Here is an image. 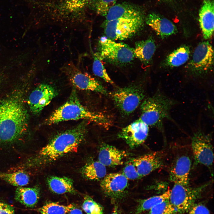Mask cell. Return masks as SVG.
Listing matches in <instances>:
<instances>
[{
	"mask_svg": "<svg viewBox=\"0 0 214 214\" xmlns=\"http://www.w3.org/2000/svg\"><path fill=\"white\" fill-rule=\"evenodd\" d=\"M101 180L100 185L102 191L114 199L121 198L128 186V179L122 173H110Z\"/></svg>",
	"mask_w": 214,
	"mask_h": 214,
	"instance_id": "obj_15",
	"label": "cell"
},
{
	"mask_svg": "<svg viewBox=\"0 0 214 214\" xmlns=\"http://www.w3.org/2000/svg\"><path fill=\"white\" fill-rule=\"evenodd\" d=\"M83 119L106 126L109 121L103 114L89 110L80 103L75 89H73L67 101L55 110L44 121L51 125L65 121Z\"/></svg>",
	"mask_w": 214,
	"mask_h": 214,
	"instance_id": "obj_3",
	"label": "cell"
},
{
	"mask_svg": "<svg viewBox=\"0 0 214 214\" xmlns=\"http://www.w3.org/2000/svg\"><path fill=\"white\" fill-rule=\"evenodd\" d=\"M170 193L171 190L169 189L159 195L139 200L138 205L133 214H141L145 211L150 210L158 204L169 199Z\"/></svg>",
	"mask_w": 214,
	"mask_h": 214,
	"instance_id": "obj_26",
	"label": "cell"
},
{
	"mask_svg": "<svg viewBox=\"0 0 214 214\" xmlns=\"http://www.w3.org/2000/svg\"><path fill=\"white\" fill-rule=\"evenodd\" d=\"M88 121L56 135L39 151L34 164L46 165L67 154L76 152L86 136Z\"/></svg>",
	"mask_w": 214,
	"mask_h": 214,
	"instance_id": "obj_2",
	"label": "cell"
},
{
	"mask_svg": "<svg viewBox=\"0 0 214 214\" xmlns=\"http://www.w3.org/2000/svg\"><path fill=\"white\" fill-rule=\"evenodd\" d=\"M40 196V190L38 186L18 187L16 189L15 200L28 207L33 208L37 204Z\"/></svg>",
	"mask_w": 214,
	"mask_h": 214,
	"instance_id": "obj_21",
	"label": "cell"
},
{
	"mask_svg": "<svg viewBox=\"0 0 214 214\" xmlns=\"http://www.w3.org/2000/svg\"><path fill=\"white\" fill-rule=\"evenodd\" d=\"M142 88L131 86L115 91L112 98L118 109L123 114L128 115L138 107L144 97Z\"/></svg>",
	"mask_w": 214,
	"mask_h": 214,
	"instance_id": "obj_9",
	"label": "cell"
},
{
	"mask_svg": "<svg viewBox=\"0 0 214 214\" xmlns=\"http://www.w3.org/2000/svg\"><path fill=\"white\" fill-rule=\"evenodd\" d=\"M60 69L75 87L81 90L107 94L106 90L97 80L82 71L72 61L66 62Z\"/></svg>",
	"mask_w": 214,
	"mask_h": 214,
	"instance_id": "obj_8",
	"label": "cell"
},
{
	"mask_svg": "<svg viewBox=\"0 0 214 214\" xmlns=\"http://www.w3.org/2000/svg\"><path fill=\"white\" fill-rule=\"evenodd\" d=\"M145 22L158 35L162 38L175 33L177 32L176 27L171 22L155 13H151L146 17Z\"/></svg>",
	"mask_w": 214,
	"mask_h": 214,
	"instance_id": "obj_17",
	"label": "cell"
},
{
	"mask_svg": "<svg viewBox=\"0 0 214 214\" xmlns=\"http://www.w3.org/2000/svg\"><path fill=\"white\" fill-rule=\"evenodd\" d=\"M99 52L102 60L117 65L128 64L135 57L133 48L128 45L116 42L106 36L99 40Z\"/></svg>",
	"mask_w": 214,
	"mask_h": 214,
	"instance_id": "obj_6",
	"label": "cell"
},
{
	"mask_svg": "<svg viewBox=\"0 0 214 214\" xmlns=\"http://www.w3.org/2000/svg\"><path fill=\"white\" fill-rule=\"evenodd\" d=\"M81 174L86 179L90 180H100L106 175V166L99 161L86 164L82 168Z\"/></svg>",
	"mask_w": 214,
	"mask_h": 214,
	"instance_id": "obj_24",
	"label": "cell"
},
{
	"mask_svg": "<svg viewBox=\"0 0 214 214\" xmlns=\"http://www.w3.org/2000/svg\"><path fill=\"white\" fill-rule=\"evenodd\" d=\"M0 214H15L14 208L10 205L0 201Z\"/></svg>",
	"mask_w": 214,
	"mask_h": 214,
	"instance_id": "obj_35",
	"label": "cell"
},
{
	"mask_svg": "<svg viewBox=\"0 0 214 214\" xmlns=\"http://www.w3.org/2000/svg\"><path fill=\"white\" fill-rule=\"evenodd\" d=\"M191 166V159L187 153L178 154L173 160L170 169V181L174 184L189 185Z\"/></svg>",
	"mask_w": 214,
	"mask_h": 214,
	"instance_id": "obj_14",
	"label": "cell"
},
{
	"mask_svg": "<svg viewBox=\"0 0 214 214\" xmlns=\"http://www.w3.org/2000/svg\"><path fill=\"white\" fill-rule=\"evenodd\" d=\"M69 214H83L82 211L79 209L74 207L71 208L69 212Z\"/></svg>",
	"mask_w": 214,
	"mask_h": 214,
	"instance_id": "obj_36",
	"label": "cell"
},
{
	"mask_svg": "<svg viewBox=\"0 0 214 214\" xmlns=\"http://www.w3.org/2000/svg\"><path fill=\"white\" fill-rule=\"evenodd\" d=\"M189 214H210L209 210L204 204L201 203H194L188 211Z\"/></svg>",
	"mask_w": 214,
	"mask_h": 214,
	"instance_id": "obj_34",
	"label": "cell"
},
{
	"mask_svg": "<svg viewBox=\"0 0 214 214\" xmlns=\"http://www.w3.org/2000/svg\"><path fill=\"white\" fill-rule=\"evenodd\" d=\"M211 137L199 130L192 138L191 146L194 164H201L210 167L213 162V148Z\"/></svg>",
	"mask_w": 214,
	"mask_h": 214,
	"instance_id": "obj_10",
	"label": "cell"
},
{
	"mask_svg": "<svg viewBox=\"0 0 214 214\" xmlns=\"http://www.w3.org/2000/svg\"><path fill=\"white\" fill-rule=\"evenodd\" d=\"M189 47L187 45L182 46L174 51L167 57L165 64L171 67L180 66L185 63L189 58Z\"/></svg>",
	"mask_w": 214,
	"mask_h": 214,
	"instance_id": "obj_25",
	"label": "cell"
},
{
	"mask_svg": "<svg viewBox=\"0 0 214 214\" xmlns=\"http://www.w3.org/2000/svg\"><path fill=\"white\" fill-rule=\"evenodd\" d=\"M127 155L126 151L104 144L100 148L98 161L106 166H117L123 164Z\"/></svg>",
	"mask_w": 214,
	"mask_h": 214,
	"instance_id": "obj_19",
	"label": "cell"
},
{
	"mask_svg": "<svg viewBox=\"0 0 214 214\" xmlns=\"http://www.w3.org/2000/svg\"><path fill=\"white\" fill-rule=\"evenodd\" d=\"M122 174L128 179L135 180L141 178L136 166L132 160L124 168Z\"/></svg>",
	"mask_w": 214,
	"mask_h": 214,
	"instance_id": "obj_33",
	"label": "cell"
},
{
	"mask_svg": "<svg viewBox=\"0 0 214 214\" xmlns=\"http://www.w3.org/2000/svg\"><path fill=\"white\" fill-rule=\"evenodd\" d=\"M149 128V126L139 119L123 128L118 136L124 140L130 148H134L144 142Z\"/></svg>",
	"mask_w": 214,
	"mask_h": 214,
	"instance_id": "obj_13",
	"label": "cell"
},
{
	"mask_svg": "<svg viewBox=\"0 0 214 214\" xmlns=\"http://www.w3.org/2000/svg\"><path fill=\"white\" fill-rule=\"evenodd\" d=\"M164 158L162 152H157L142 155L132 161L141 178L162 167L164 164Z\"/></svg>",
	"mask_w": 214,
	"mask_h": 214,
	"instance_id": "obj_16",
	"label": "cell"
},
{
	"mask_svg": "<svg viewBox=\"0 0 214 214\" xmlns=\"http://www.w3.org/2000/svg\"><path fill=\"white\" fill-rule=\"evenodd\" d=\"M92 71L96 76L103 78L106 82L113 84L114 82L108 75L98 53L93 54Z\"/></svg>",
	"mask_w": 214,
	"mask_h": 214,
	"instance_id": "obj_29",
	"label": "cell"
},
{
	"mask_svg": "<svg viewBox=\"0 0 214 214\" xmlns=\"http://www.w3.org/2000/svg\"><path fill=\"white\" fill-rule=\"evenodd\" d=\"M156 48L155 41L151 37L145 40L138 41L133 48L135 57L139 59L145 65H147L152 59Z\"/></svg>",
	"mask_w": 214,
	"mask_h": 214,
	"instance_id": "obj_22",
	"label": "cell"
},
{
	"mask_svg": "<svg viewBox=\"0 0 214 214\" xmlns=\"http://www.w3.org/2000/svg\"><path fill=\"white\" fill-rule=\"evenodd\" d=\"M0 179L14 186L23 187L28 185L29 175L25 172L19 171L11 173H0Z\"/></svg>",
	"mask_w": 214,
	"mask_h": 214,
	"instance_id": "obj_27",
	"label": "cell"
},
{
	"mask_svg": "<svg viewBox=\"0 0 214 214\" xmlns=\"http://www.w3.org/2000/svg\"><path fill=\"white\" fill-rule=\"evenodd\" d=\"M176 103V101L158 89L141 103L139 119L148 126L155 127L163 133V121L166 119L172 120L170 112Z\"/></svg>",
	"mask_w": 214,
	"mask_h": 214,
	"instance_id": "obj_4",
	"label": "cell"
},
{
	"mask_svg": "<svg viewBox=\"0 0 214 214\" xmlns=\"http://www.w3.org/2000/svg\"><path fill=\"white\" fill-rule=\"evenodd\" d=\"M27 110L19 95L0 100V142H9L21 137L28 127Z\"/></svg>",
	"mask_w": 214,
	"mask_h": 214,
	"instance_id": "obj_1",
	"label": "cell"
},
{
	"mask_svg": "<svg viewBox=\"0 0 214 214\" xmlns=\"http://www.w3.org/2000/svg\"><path fill=\"white\" fill-rule=\"evenodd\" d=\"M57 95L56 89L53 86L45 84H40L29 97L28 103L30 111L35 115L40 114Z\"/></svg>",
	"mask_w": 214,
	"mask_h": 214,
	"instance_id": "obj_12",
	"label": "cell"
},
{
	"mask_svg": "<svg viewBox=\"0 0 214 214\" xmlns=\"http://www.w3.org/2000/svg\"><path fill=\"white\" fill-rule=\"evenodd\" d=\"M145 15L120 18L104 22L103 26L106 37L114 40H122L130 38L143 29Z\"/></svg>",
	"mask_w": 214,
	"mask_h": 214,
	"instance_id": "obj_5",
	"label": "cell"
},
{
	"mask_svg": "<svg viewBox=\"0 0 214 214\" xmlns=\"http://www.w3.org/2000/svg\"><path fill=\"white\" fill-rule=\"evenodd\" d=\"M144 14L142 9L137 6L127 2L116 3L109 10L105 17V21L133 17Z\"/></svg>",
	"mask_w": 214,
	"mask_h": 214,
	"instance_id": "obj_20",
	"label": "cell"
},
{
	"mask_svg": "<svg viewBox=\"0 0 214 214\" xmlns=\"http://www.w3.org/2000/svg\"><path fill=\"white\" fill-rule=\"evenodd\" d=\"M118 0H95L94 4L95 10L98 14L105 17Z\"/></svg>",
	"mask_w": 214,
	"mask_h": 214,
	"instance_id": "obj_32",
	"label": "cell"
},
{
	"mask_svg": "<svg viewBox=\"0 0 214 214\" xmlns=\"http://www.w3.org/2000/svg\"><path fill=\"white\" fill-rule=\"evenodd\" d=\"M74 205H64L55 202H48L37 209L41 214H66Z\"/></svg>",
	"mask_w": 214,
	"mask_h": 214,
	"instance_id": "obj_28",
	"label": "cell"
},
{
	"mask_svg": "<svg viewBox=\"0 0 214 214\" xmlns=\"http://www.w3.org/2000/svg\"><path fill=\"white\" fill-rule=\"evenodd\" d=\"M111 214H118L117 212H115Z\"/></svg>",
	"mask_w": 214,
	"mask_h": 214,
	"instance_id": "obj_38",
	"label": "cell"
},
{
	"mask_svg": "<svg viewBox=\"0 0 214 214\" xmlns=\"http://www.w3.org/2000/svg\"><path fill=\"white\" fill-rule=\"evenodd\" d=\"M213 47L208 41L200 43L196 48L189 64L192 72L197 75L206 73L213 64Z\"/></svg>",
	"mask_w": 214,
	"mask_h": 214,
	"instance_id": "obj_11",
	"label": "cell"
},
{
	"mask_svg": "<svg viewBox=\"0 0 214 214\" xmlns=\"http://www.w3.org/2000/svg\"><path fill=\"white\" fill-rule=\"evenodd\" d=\"M160 1L164 2H169L171 1L172 0H159Z\"/></svg>",
	"mask_w": 214,
	"mask_h": 214,
	"instance_id": "obj_37",
	"label": "cell"
},
{
	"mask_svg": "<svg viewBox=\"0 0 214 214\" xmlns=\"http://www.w3.org/2000/svg\"><path fill=\"white\" fill-rule=\"evenodd\" d=\"M210 183L195 187L174 184L171 190L169 201L178 212H187Z\"/></svg>",
	"mask_w": 214,
	"mask_h": 214,
	"instance_id": "obj_7",
	"label": "cell"
},
{
	"mask_svg": "<svg viewBox=\"0 0 214 214\" xmlns=\"http://www.w3.org/2000/svg\"><path fill=\"white\" fill-rule=\"evenodd\" d=\"M82 208L87 214H103V207L87 195L84 197Z\"/></svg>",
	"mask_w": 214,
	"mask_h": 214,
	"instance_id": "obj_30",
	"label": "cell"
},
{
	"mask_svg": "<svg viewBox=\"0 0 214 214\" xmlns=\"http://www.w3.org/2000/svg\"><path fill=\"white\" fill-rule=\"evenodd\" d=\"M47 182L49 189L54 193L61 194L77 193L74 187L73 180L69 177L51 176L47 178Z\"/></svg>",
	"mask_w": 214,
	"mask_h": 214,
	"instance_id": "obj_23",
	"label": "cell"
},
{
	"mask_svg": "<svg viewBox=\"0 0 214 214\" xmlns=\"http://www.w3.org/2000/svg\"><path fill=\"white\" fill-rule=\"evenodd\" d=\"M176 211L169 199L154 206L150 210L149 214H175Z\"/></svg>",
	"mask_w": 214,
	"mask_h": 214,
	"instance_id": "obj_31",
	"label": "cell"
},
{
	"mask_svg": "<svg viewBox=\"0 0 214 214\" xmlns=\"http://www.w3.org/2000/svg\"><path fill=\"white\" fill-rule=\"evenodd\" d=\"M214 2L213 0H204L199 13V21L204 38L212 36L214 31Z\"/></svg>",
	"mask_w": 214,
	"mask_h": 214,
	"instance_id": "obj_18",
	"label": "cell"
}]
</instances>
